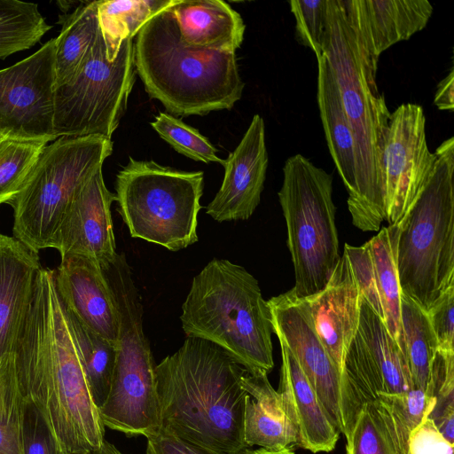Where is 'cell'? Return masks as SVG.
Wrapping results in <instances>:
<instances>
[{
    "label": "cell",
    "mask_w": 454,
    "mask_h": 454,
    "mask_svg": "<svg viewBox=\"0 0 454 454\" xmlns=\"http://www.w3.org/2000/svg\"><path fill=\"white\" fill-rule=\"evenodd\" d=\"M12 352L26 397L61 454L93 452L105 426L92 398L53 270L42 268Z\"/></svg>",
    "instance_id": "6da1fadb"
},
{
    "label": "cell",
    "mask_w": 454,
    "mask_h": 454,
    "mask_svg": "<svg viewBox=\"0 0 454 454\" xmlns=\"http://www.w3.org/2000/svg\"><path fill=\"white\" fill-rule=\"evenodd\" d=\"M246 369L207 340L187 337L155 366L161 427L220 454H240Z\"/></svg>",
    "instance_id": "7a4b0ae2"
},
{
    "label": "cell",
    "mask_w": 454,
    "mask_h": 454,
    "mask_svg": "<svg viewBox=\"0 0 454 454\" xmlns=\"http://www.w3.org/2000/svg\"><path fill=\"white\" fill-rule=\"evenodd\" d=\"M356 148V195L348 199L352 223L377 231L387 219L382 160L390 118L377 85L378 59L364 46L340 0H328L323 42Z\"/></svg>",
    "instance_id": "3957f363"
},
{
    "label": "cell",
    "mask_w": 454,
    "mask_h": 454,
    "mask_svg": "<svg viewBox=\"0 0 454 454\" xmlns=\"http://www.w3.org/2000/svg\"><path fill=\"white\" fill-rule=\"evenodd\" d=\"M134 60L146 92L169 114L204 115L231 109L241 98L245 84L235 53L184 46L170 7L136 35Z\"/></svg>",
    "instance_id": "277c9868"
},
{
    "label": "cell",
    "mask_w": 454,
    "mask_h": 454,
    "mask_svg": "<svg viewBox=\"0 0 454 454\" xmlns=\"http://www.w3.org/2000/svg\"><path fill=\"white\" fill-rule=\"evenodd\" d=\"M187 337L215 344L250 373L274 367L271 314L256 278L226 259H213L196 275L182 305Z\"/></svg>",
    "instance_id": "5b68a950"
},
{
    "label": "cell",
    "mask_w": 454,
    "mask_h": 454,
    "mask_svg": "<svg viewBox=\"0 0 454 454\" xmlns=\"http://www.w3.org/2000/svg\"><path fill=\"white\" fill-rule=\"evenodd\" d=\"M434 153L429 180L387 226L402 292L426 312L454 286V137Z\"/></svg>",
    "instance_id": "8992f818"
},
{
    "label": "cell",
    "mask_w": 454,
    "mask_h": 454,
    "mask_svg": "<svg viewBox=\"0 0 454 454\" xmlns=\"http://www.w3.org/2000/svg\"><path fill=\"white\" fill-rule=\"evenodd\" d=\"M104 273L119 317L116 360L107 396L98 412L105 427L149 437L161 428L155 366L143 330V305L123 253Z\"/></svg>",
    "instance_id": "52a82bcc"
},
{
    "label": "cell",
    "mask_w": 454,
    "mask_h": 454,
    "mask_svg": "<svg viewBox=\"0 0 454 454\" xmlns=\"http://www.w3.org/2000/svg\"><path fill=\"white\" fill-rule=\"evenodd\" d=\"M113 153L111 138L60 137L45 145L16 197L13 235L33 252L56 248L79 189Z\"/></svg>",
    "instance_id": "ba28073f"
},
{
    "label": "cell",
    "mask_w": 454,
    "mask_h": 454,
    "mask_svg": "<svg viewBox=\"0 0 454 454\" xmlns=\"http://www.w3.org/2000/svg\"><path fill=\"white\" fill-rule=\"evenodd\" d=\"M204 173L129 158L115 180L118 212L132 238L178 251L198 241Z\"/></svg>",
    "instance_id": "9c48e42d"
},
{
    "label": "cell",
    "mask_w": 454,
    "mask_h": 454,
    "mask_svg": "<svg viewBox=\"0 0 454 454\" xmlns=\"http://www.w3.org/2000/svg\"><path fill=\"white\" fill-rule=\"evenodd\" d=\"M287 229L299 298L323 289L340 257L333 200V176L298 153L283 168L278 193Z\"/></svg>",
    "instance_id": "30bf717a"
},
{
    "label": "cell",
    "mask_w": 454,
    "mask_h": 454,
    "mask_svg": "<svg viewBox=\"0 0 454 454\" xmlns=\"http://www.w3.org/2000/svg\"><path fill=\"white\" fill-rule=\"evenodd\" d=\"M134 43L122 42L109 61L100 29L76 74L54 88V132L60 137L111 138L122 118L135 82Z\"/></svg>",
    "instance_id": "8fae6325"
},
{
    "label": "cell",
    "mask_w": 454,
    "mask_h": 454,
    "mask_svg": "<svg viewBox=\"0 0 454 454\" xmlns=\"http://www.w3.org/2000/svg\"><path fill=\"white\" fill-rule=\"evenodd\" d=\"M414 388L403 352L382 318L362 297L357 331L348 348L341 377L346 441L364 403L373 401L379 395Z\"/></svg>",
    "instance_id": "7c38bea8"
},
{
    "label": "cell",
    "mask_w": 454,
    "mask_h": 454,
    "mask_svg": "<svg viewBox=\"0 0 454 454\" xmlns=\"http://www.w3.org/2000/svg\"><path fill=\"white\" fill-rule=\"evenodd\" d=\"M55 38L0 70V136L51 142L54 132Z\"/></svg>",
    "instance_id": "4fadbf2b"
},
{
    "label": "cell",
    "mask_w": 454,
    "mask_h": 454,
    "mask_svg": "<svg viewBox=\"0 0 454 454\" xmlns=\"http://www.w3.org/2000/svg\"><path fill=\"white\" fill-rule=\"evenodd\" d=\"M435 162L427 142L423 108L413 103L400 105L390 114L382 160L389 224L400 220L424 188Z\"/></svg>",
    "instance_id": "5bb4252c"
},
{
    "label": "cell",
    "mask_w": 454,
    "mask_h": 454,
    "mask_svg": "<svg viewBox=\"0 0 454 454\" xmlns=\"http://www.w3.org/2000/svg\"><path fill=\"white\" fill-rule=\"evenodd\" d=\"M272 332L294 356L334 427L345 434L341 379L300 309L293 290L267 301Z\"/></svg>",
    "instance_id": "9a60e30c"
},
{
    "label": "cell",
    "mask_w": 454,
    "mask_h": 454,
    "mask_svg": "<svg viewBox=\"0 0 454 454\" xmlns=\"http://www.w3.org/2000/svg\"><path fill=\"white\" fill-rule=\"evenodd\" d=\"M296 301L341 379L345 356L357 331L362 301L345 253L323 289L304 298L296 296Z\"/></svg>",
    "instance_id": "2e32d148"
},
{
    "label": "cell",
    "mask_w": 454,
    "mask_h": 454,
    "mask_svg": "<svg viewBox=\"0 0 454 454\" xmlns=\"http://www.w3.org/2000/svg\"><path fill=\"white\" fill-rule=\"evenodd\" d=\"M114 193L105 184L98 168L76 193L57 239L60 256L81 255L96 262L104 270L116 259L111 206Z\"/></svg>",
    "instance_id": "e0dca14e"
},
{
    "label": "cell",
    "mask_w": 454,
    "mask_h": 454,
    "mask_svg": "<svg viewBox=\"0 0 454 454\" xmlns=\"http://www.w3.org/2000/svg\"><path fill=\"white\" fill-rule=\"evenodd\" d=\"M268 164L264 121L254 114L239 144L223 161L221 187L206 213L219 223L252 216L261 200Z\"/></svg>",
    "instance_id": "ac0fdd59"
},
{
    "label": "cell",
    "mask_w": 454,
    "mask_h": 454,
    "mask_svg": "<svg viewBox=\"0 0 454 454\" xmlns=\"http://www.w3.org/2000/svg\"><path fill=\"white\" fill-rule=\"evenodd\" d=\"M57 293L68 311L87 328L117 345L119 317L104 270L81 255L61 257L53 270Z\"/></svg>",
    "instance_id": "d6986e66"
},
{
    "label": "cell",
    "mask_w": 454,
    "mask_h": 454,
    "mask_svg": "<svg viewBox=\"0 0 454 454\" xmlns=\"http://www.w3.org/2000/svg\"><path fill=\"white\" fill-rule=\"evenodd\" d=\"M345 15L372 56L422 30L433 13L427 0H340Z\"/></svg>",
    "instance_id": "ffe728a7"
},
{
    "label": "cell",
    "mask_w": 454,
    "mask_h": 454,
    "mask_svg": "<svg viewBox=\"0 0 454 454\" xmlns=\"http://www.w3.org/2000/svg\"><path fill=\"white\" fill-rule=\"evenodd\" d=\"M42 268L36 253L0 233V360L12 352Z\"/></svg>",
    "instance_id": "44dd1931"
},
{
    "label": "cell",
    "mask_w": 454,
    "mask_h": 454,
    "mask_svg": "<svg viewBox=\"0 0 454 454\" xmlns=\"http://www.w3.org/2000/svg\"><path fill=\"white\" fill-rule=\"evenodd\" d=\"M282 364L278 392L297 434V445L313 453L332 451L340 433L322 407L294 356L280 343Z\"/></svg>",
    "instance_id": "7402d4cb"
},
{
    "label": "cell",
    "mask_w": 454,
    "mask_h": 454,
    "mask_svg": "<svg viewBox=\"0 0 454 454\" xmlns=\"http://www.w3.org/2000/svg\"><path fill=\"white\" fill-rule=\"evenodd\" d=\"M182 43L189 48L235 53L246 25L221 0H176L170 6Z\"/></svg>",
    "instance_id": "603a6c76"
},
{
    "label": "cell",
    "mask_w": 454,
    "mask_h": 454,
    "mask_svg": "<svg viewBox=\"0 0 454 454\" xmlns=\"http://www.w3.org/2000/svg\"><path fill=\"white\" fill-rule=\"evenodd\" d=\"M241 385L247 393L244 414L247 446L264 449L296 446V430L280 393L271 386L268 374L250 373L246 370Z\"/></svg>",
    "instance_id": "cb8c5ba5"
},
{
    "label": "cell",
    "mask_w": 454,
    "mask_h": 454,
    "mask_svg": "<svg viewBox=\"0 0 454 454\" xmlns=\"http://www.w3.org/2000/svg\"><path fill=\"white\" fill-rule=\"evenodd\" d=\"M317 60V99L327 146L348 199L356 195V148L353 134L342 107L340 91L326 58Z\"/></svg>",
    "instance_id": "d4e9b609"
},
{
    "label": "cell",
    "mask_w": 454,
    "mask_h": 454,
    "mask_svg": "<svg viewBox=\"0 0 454 454\" xmlns=\"http://www.w3.org/2000/svg\"><path fill=\"white\" fill-rule=\"evenodd\" d=\"M60 22L62 29L55 38V87L76 74L97 39L98 1L82 2Z\"/></svg>",
    "instance_id": "484cf974"
},
{
    "label": "cell",
    "mask_w": 454,
    "mask_h": 454,
    "mask_svg": "<svg viewBox=\"0 0 454 454\" xmlns=\"http://www.w3.org/2000/svg\"><path fill=\"white\" fill-rule=\"evenodd\" d=\"M176 0L98 1V25L109 61L117 57L121 43L133 39L154 15L170 7Z\"/></svg>",
    "instance_id": "4316f807"
},
{
    "label": "cell",
    "mask_w": 454,
    "mask_h": 454,
    "mask_svg": "<svg viewBox=\"0 0 454 454\" xmlns=\"http://www.w3.org/2000/svg\"><path fill=\"white\" fill-rule=\"evenodd\" d=\"M395 454H406L412 430L433 411L435 399L414 388L393 395H379L371 401Z\"/></svg>",
    "instance_id": "83f0119b"
},
{
    "label": "cell",
    "mask_w": 454,
    "mask_h": 454,
    "mask_svg": "<svg viewBox=\"0 0 454 454\" xmlns=\"http://www.w3.org/2000/svg\"><path fill=\"white\" fill-rule=\"evenodd\" d=\"M368 245L375 270L383 322L406 358L401 319L403 293L387 227H383L377 235L368 241Z\"/></svg>",
    "instance_id": "f1b7e54d"
},
{
    "label": "cell",
    "mask_w": 454,
    "mask_h": 454,
    "mask_svg": "<svg viewBox=\"0 0 454 454\" xmlns=\"http://www.w3.org/2000/svg\"><path fill=\"white\" fill-rule=\"evenodd\" d=\"M65 309L92 398L99 409L110 388L117 345L87 328L66 307Z\"/></svg>",
    "instance_id": "f546056e"
},
{
    "label": "cell",
    "mask_w": 454,
    "mask_h": 454,
    "mask_svg": "<svg viewBox=\"0 0 454 454\" xmlns=\"http://www.w3.org/2000/svg\"><path fill=\"white\" fill-rule=\"evenodd\" d=\"M401 319L406 359L413 386L426 392L429 380L430 362L438 348L435 335L427 312L403 293Z\"/></svg>",
    "instance_id": "4dcf8cb0"
},
{
    "label": "cell",
    "mask_w": 454,
    "mask_h": 454,
    "mask_svg": "<svg viewBox=\"0 0 454 454\" xmlns=\"http://www.w3.org/2000/svg\"><path fill=\"white\" fill-rule=\"evenodd\" d=\"M27 404L13 354L7 353L0 360V454H23Z\"/></svg>",
    "instance_id": "1f68e13d"
},
{
    "label": "cell",
    "mask_w": 454,
    "mask_h": 454,
    "mask_svg": "<svg viewBox=\"0 0 454 454\" xmlns=\"http://www.w3.org/2000/svg\"><path fill=\"white\" fill-rule=\"evenodd\" d=\"M51 27L36 4L0 0V59L31 48Z\"/></svg>",
    "instance_id": "d6a6232c"
},
{
    "label": "cell",
    "mask_w": 454,
    "mask_h": 454,
    "mask_svg": "<svg viewBox=\"0 0 454 454\" xmlns=\"http://www.w3.org/2000/svg\"><path fill=\"white\" fill-rule=\"evenodd\" d=\"M46 145L7 137L0 141V205L9 204L20 192Z\"/></svg>",
    "instance_id": "836d02e7"
},
{
    "label": "cell",
    "mask_w": 454,
    "mask_h": 454,
    "mask_svg": "<svg viewBox=\"0 0 454 454\" xmlns=\"http://www.w3.org/2000/svg\"><path fill=\"white\" fill-rule=\"evenodd\" d=\"M153 129L179 153L206 164H223L217 149L198 129L172 114L160 112L151 122Z\"/></svg>",
    "instance_id": "e575fe53"
},
{
    "label": "cell",
    "mask_w": 454,
    "mask_h": 454,
    "mask_svg": "<svg viewBox=\"0 0 454 454\" xmlns=\"http://www.w3.org/2000/svg\"><path fill=\"white\" fill-rule=\"evenodd\" d=\"M346 450L347 454H395L372 402L360 407Z\"/></svg>",
    "instance_id": "d590c367"
},
{
    "label": "cell",
    "mask_w": 454,
    "mask_h": 454,
    "mask_svg": "<svg viewBox=\"0 0 454 454\" xmlns=\"http://www.w3.org/2000/svg\"><path fill=\"white\" fill-rule=\"evenodd\" d=\"M290 9L295 19V39L309 48L316 57L323 54L328 0H291Z\"/></svg>",
    "instance_id": "8d00e7d4"
},
{
    "label": "cell",
    "mask_w": 454,
    "mask_h": 454,
    "mask_svg": "<svg viewBox=\"0 0 454 454\" xmlns=\"http://www.w3.org/2000/svg\"><path fill=\"white\" fill-rule=\"evenodd\" d=\"M426 393L435 399L432 420L454 411V349L437 348L430 362Z\"/></svg>",
    "instance_id": "74e56055"
},
{
    "label": "cell",
    "mask_w": 454,
    "mask_h": 454,
    "mask_svg": "<svg viewBox=\"0 0 454 454\" xmlns=\"http://www.w3.org/2000/svg\"><path fill=\"white\" fill-rule=\"evenodd\" d=\"M362 297L383 320L376 276L368 242L355 247L345 244L344 251Z\"/></svg>",
    "instance_id": "f35d334b"
},
{
    "label": "cell",
    "mask_w": 454,
    "mask_h": 454,
    "mask_svg": "<svg viewBox=\"0 0 454 454\" xmlns=\"http://www.w3.org/2000/svg\"><path fill=\"white\" fill-rule=\"evenodd\" d=\"M22 445L23 454H61L42 414L28 402L24 418Z\"/></svg>",
    "instance_id": "ab89813d"
},
{
    "label": "cell",
    "mask_w": 454,
    "mask_h": 454,
    "mask_svg": "<svg viewBox=\"0 0 454 454\" xmlns=\"http://www.w3.org/2000/svg\"><path fill=\"white\" fill-rule=\"evenodd\" d=\"M427 315L438 348L454 349V286L432 304Z\"/></svg>",
    "instance_id": "60d3db41"
},
{
    "label": "cell",
    "mask_w": 454,
    "mask_h": 454,
    "mask_svg": "<svg viewBox=\"0 0 454 454\" xmlns=\"http://www.w3.org/2000/svg\"><path fill=\"white\" fill-rule=\"evenodd\" d=\"M453 447L427 416L411 433L406 454H454Z\"/></svg>",
    "instance_id": "b9f144b4"
},
{
    "label": "cell",
    "mask_w": 454,
    "mask_h": 454,
    "mask_svg": "<svg viewBox=\"0 0 454 454\" xmlns=\"http://www.w3.org/2000/svg\"><path fill=\"white\" fill-rule=\"evenodd\" d=\"M147 439L146 454H220L160 428Z\"/></svg>",
    "instance_id": "7bdbcfd3"
},
{
    "label": "cell",
    "mask_w": 454,
    "mask_h": 454,
    "mask_svg": "<svg viewBox=\"0 0 454 454\" xmlns=\"http://www.w3.org/2000/svg\"><path fill=\"white\" fill-rule=\"evenodd\" d=\"M434 104L440 110L453 111L454 108V72L450 74L439 82L434 96Z\"/></svg>",
    "instance_id": "ee69618b"
},
{
    "label": "cell",
    "mask_w": 454,
    "mask_h": 454,
    "mask_svg": "<svg viewBox=\"0 0 454 454\" xmlns=\"http://www.w3.org/2000/svg\"><path fill=\"white\" fill-rule=\"evenodd\" d=\"M240 454H295L293 447L286 446L274 449L258 448L251 450L250 448L245 450Z\"/></svg>",
    "instance_id": "f6af8a7d"
},
{
    "label": "cell",
    "mask_w": 454,
    "mask_h": 454,
    "mask_svg": "<svg viewBox=\"0 0 454 454\" xmlns=\"http://www.w3.org/2000/svg\"><path fill=\"white\" fill-rule=\"evenodd\" d=\"M92 454H125V453L121 452L113 443L105 440L102 446L98 450L93 451Z\"/></svg>",
    "instance_id": "bcb514c9"
},
{
    "label": "cell",
    "mask_w": 454,
    "mask_h": 454,
    "mask_svg": "<svg viewBox=\"0 0 454 454\" xmlns=\"http://www.w3.org/2000/svg\"><path fill=\"white\" fill-rule=\"evenodd\" d=\"M68 454H92V452L68 453Z\"/></svg>",
    "instance_id": "7dc6e473"
},
{
    "label": "cell",
    "mask_w": 454,
    "mask_h": 454,
    "mask_svg": "<svg viewBox=\"0 0 454 454\" xmlns=\"http://www.w3.org/2000/svg\"><path fill=\"white\" fill-rule=\"evenodd\" d=\"M3 138H4V137H3L2 136H0V141H1Z\"/></svg>",
    "instance_id": "c3c4849f"
}]
</instances>
